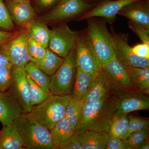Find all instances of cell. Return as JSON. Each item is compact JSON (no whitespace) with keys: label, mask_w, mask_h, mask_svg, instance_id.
Returning a JSON list of instances; mask_svg holds the SVG:
<instances>
[{"label":"cell","mask_w":149,"mask_h":149,"mask_svg":"<svg viewBox=\"0 0 149 149\" xmlns=\"http://www.w3.org/2000/svg\"><path fill=\"white\" fill-rule=\"evenodd\" d=\"M112 89L108 79L102 70L99 71L93 81L84 103L97 102L104 98Z\"/></svg>","instance_id":"obj_19"},{"label":"cell","mask_w":149,"mask_h":149,"mask_svg":"<svg viewBox=\"0 0 149 149\" xmlns=\"http://www.w3.org/2000/svg\"><path fill=\"white\" fill-rule=\"evenodd\" d=\"M2 66L11 68L13 66V65L10 60L8 55L5 48L4 45L0 46V66Z\"/></svg>","instance_id":"obj_41"},{"label":"cell","mask_w":149,"mask_h":149,"mask_svg":"<svg viewBox=\"0 0 149 149\" xmlns=\"http://www.w3.org/2000/svg\"><path fill=\"white\" fill-rule=\"evenodd\" d=\"M139 0H105L97 6L82 15L80 19H85L95 17L106 19L107 21L114 20L120 11L131 3Z\"/></svg>","instance_id":"obj_13"},{"label":"cell","mask_w":149,"mask_h":149,"mask_svg":"<svg viewBox=\"0 0 149 149\" xmlns=\"http://www.w3.org/2000/svg\"><path fill=\"white\" fill-rule=\"evenodd\" d=\"M64 58L61 57L47 48L45 55L36 63L40 69L48 76H52L61 66Z\"/></svg>","instance_id":"obj_25"},{"label":"cell","mask_w":149,"mask_h":149,"mask_svg":"<svg viewBox=\"0 0 149 149\" xmlns=\"http://www.w3.org/2000/svg\"><path fill=\"white\" fill-rule=\"evenodd\" d=\"M70 98V95H56L51 93L45 100L33 106L30 111L24 114L50 131L57 123L65 117Z\"/></svg>","instance_id":"obj_2"},{"label":"cell","mask_w":149,"mask_h":149,"mask_svg":"<svg viewBox=\"0 0 149 149\" xmlns=\"http://www.w3.org/2000/svg\"><path fill=\"white\" fill-rule=\"evenodd\" d=\"M126 67L130 83L134 91L149 94V67Z\"/></svg>","instance_id":"obj_20"},{"label":"cell","mask_w":149,"mask_h":149,"mask_svg":"<svg viewBox=\"0 0 149 149\" xmlns=\"http://www.w3.org/2000/svg\"><path fill=\"white\" fill-rule=\"evenodd\" d=\"M83 149H106L109 135L106 132L87 130L76 135Z\"/></svg>","instance_id":"obj_21"},{"label":"cell","mask_w":149,"mask_h":149,"mask_svg":"<svg viewBox=\"0 0 149 149\" xmlns=\"http://www.w3.org/2000/svg\"><path fill=\"white\" fill-rule=\"evenodd\" d=\"M12 82V68L0 66V91L3 92L8 91Z\"/></svg>","instance_id":"obj_34"},{"label":"cell","mask_w":149,"mask_h":149,"mask_svg":"<svg viewBox=\"0 0 149 149\" xmlns=\"http://www.w3.org/2000/svg\"><path fill=\"white\" fill-rule=\"evenodd\" d=\"M8 1H10L11 2H18L22 1L29 2H30L31 0H8Z\"/></svg>","instance_id":"obj_43"},{"label":"cell","mask_w":149,"mask_h":149,"mask_svg":"<svg viewBox=\"0 0 149 149\" xmlns=\"http://www.w3.org/2000/svg\"><path fill=\"white\" fill-rule=\"evenodd\" d=\"M57 0H36L35 7L38 11L49 8L55 3Z\"/></svg>","instance_id":"obj_40"},{"label":"cell","mask_w":149,"mask_h":149,"mask_svg":"<svg viewBox=\"0 0 149 149\" xmlns=\"http://www.w3.org/2000/svg\"><path fill=\"white\" fill-rule=\"evenodd\" d=\"M106 149H125L123 140L109 136Z\"/></svg>","instance_id":"obj_38"},{"label":"cell","mask_w":149,"mask_h":149,"mask_svg":"<svg viewBox=\"0 0 149 149\" xmlns=\"http://www.w3.org/2000/svg\"><path fill=\"white\" fill-rule=\"evenodd\" d=\"M128 128L125 139L133 132L149 127V120L148 118L130 116H128Z\"/></svg>","instance_id":"obj_33"},{"label":"cell","mask_w":149,"mask_h":149,"mask_svg":"<svg viewBox=\"0 0 149 149\" xmlns=\"http://www.w3.org/2000/svg\"><path fill=\"white\" fill-rule=\"evenodd\" d=\"M75 51L77 67L89 72L101 70L102 65L87 31L77 34Z\"/></svg>","instance_id":"obj_7"},{"label":"cell","mask_w":149,"mask_h":149,"mask_svg":"<svg viewBox=\"0 0 149 149\" xmlns=\"http://www.w3.org/2000/svg\"><path fill=\"white\" fill-rule=\"evenodd\" d=\"M148 128L135 131L123 140L125 149H137L138 147L149 141Z\"/></svg>","instance_id":"obj_29"},{"label":"cell","mask_w":149,"mask_h":149,"mask_svg":"<svg viewBox=\"0 0 149 149\" xmlns=\"http://www.w3.org/2000/svg\"><path fill=\"white\" fill-rule=\"evenodd\" d=\"M0 29L10 32L15 31L14 23L3 0H0Z\"/></svg>","instance_id":"obj_32"},{"label":"cell","mask_w":149,"mask_h":149,"mask_svg":"<svg viewBox=\"0 0 149 149\" xmlns=\"http://www.w3.org/2000/svg\"><path fill=\"white\" fill-rule=\"evenodd\" d=\"M57 1H61V0H57Z\"/></svg>","instance_id":"obj_44"},{"label":"cell","mask_w":149,"mask_h":149,"mask_svg":"<svg viewBox=\"0 0 149 149\" xmlns=\"http://www.w3.org/2000/svg\"><path fill=\"white\" fill-rule=\"evenodd\" d=\"M102 70L108 79L112 89L118 94L135 91L131 85L126 67L116 58L102 65Z\"/></svg>","instance_id":"obj_9"},{"label":"cell","mask_w":149,"mask_h":149,"mask_svg":"<svg viewBox=\"0 0 149 149\" xmlns=\"http://www.w3.org/2000/svg\"><path fill=\"white\" fill-rule=\"evenodd\" d=\"M19 31H7L0 29V46L3 45L10 41L17 35Z\"/></svg>","instance_id":"obj_39"},{"label":"cell","mask_w":149,"mask_h":149,"mask_svg":"<svg viewBox=\"0 0 149 149\" xmlns=\"http://www.w3.org/2000/svg\"><path fill=\"white\" fill-rule=\"evenodd\" d=\"M22 113L21 107L14 97L8 91H0V122L3 126L12 125Z\"/></svg>","instance_id":"obj_17"},{"label":"cell","mask_w":149,"mask_h":149,"mask_svg":"<svg viewBox=\"0 0 149 149\" xmlns=\"http://www.w3.org/2000/svg\"><path fill=\"white\" fill-rule=\"evenodd\" d=\"M13 125L20 136L24 149H54L49 130L24 113L15 119Z\"/></svg>","instance_id":"obj_3"},{"label":"cell","mask_w":149,"mask_h":149,"mask_svg":"<svg viewBox=\"0 0 149 149\" xmlns=\"http://www.w3.org/2000/svg\"><path fill=\"white\" fill-rule=\"evenodd\" d=\"M59 149H83V148L76 135H73L61 146Z\"/></svg>","instance_id":"obj_37"},{"label":"cell","mask_w":149,"mask_h":149,"mask_svg":"<svg viewBox=\"0 0 149 149\" xmlns=\"http://www.w3.org/2000/svg\"><path fill=\"white\" fill-rule=\"evenodd\" d=\"M149 141L145 142L143 144H142L140 146L138 147L137 149H149Z\"/></svg>","instance_id":"obj_42"},{"label":"cell","mask_w":149,"mask_h":149,"mask_svg":"<svg viewBox=\"0 0 149 149\" xmlns=\"http://www.w3.org/2000/svg\"><path fill=\"white\" fill-rule=\"evenodd\" d=\"M132 52L136 55L149 58V45L142 43L131 47Z\"/></svg>","instance_id":"obj_36"},{"label":"cell","mask_w":149,"mask_h":149,"mask_svg":"<svg viewBox=\"0 0 149 149\" xmlns=\"http://www.w3.org/2000/svg\"><path fill=\"white\" fill-rule=\"evenodd\" d=\"M24 68L27 75L35 83L46 92L51 93L49 90L50 77L43 72L37 63L30 61L25 65Z\"/></svg>","instance_id":"obj_26"},{"label":"cell","mask_w":149,"mask_h":149,"mask_svg":"<svg viewBox=\"0 0 149 149\" xmlns=\"http://www.w3.org/2000/svg\"><path fill=\"white\" fill-rule=\"evenodd\" d=\"M118 94L119 102L116 114H128L138 111L148 110V95L136 91Z\"/></svg>","instance_id":"obj_14"},{"label":"cell","mask_w":149,"mask_h":149,"mask_svg":"<svg viewBox=\"0 0 149 149\" xmlns=\"http://www.w3.org/2000/svg\"><path fill=\"white\" fill-rule=\"evenodd\" d=\"M128 26L142 41V43L149 45V29L137 25L132 22H128Z\"/></svg>","instance_id":"obj_35"},{"label":"cell","mask_w":149,"mask_h":149,"mask_svg":"<svg viewBox=\"0 0 149 149\" xmlns=\"http://www.w3.org/2000/svg\"><path fill=\"white\" fill-rule=\"evenodd\" d=\"M87 1H88V0H87ZM104 1H105V0H104Z\"/></svg>","instance_id":"obj_45"},{"label":"cell","mask_w":149,"mask_h":149,"mask_svg":"<svg viewBox=\"0 0 149 149\" xmlns=\"http://www.w3.org/2000/svg\"><path fill=\"white\" fill-rule=\"evenodd\" d=\"M77 35L65 24L55 27L51 30L49 49L58 56L65 58L75 47Z\"/></svg>","instance_id":"obj_10"},{"label":"cell","mask_w":149,"mask_h":149,"mask_svg":"<svg viewBox=\"0 0 149 149\" xmlns=\"http://www.w3.org/2000/svg\"><path fill=\"white\" fill-rule=\"evenodd\" d=\"M129 118L128 114H116L110 124L107 133L109 136L123 140L127 133Z\"/></svg>","instance_id":"obj_28"},{"label":"cell","mask_w":149,"mask_h":149,"mask_svg":"<svg viewBox=\"0 0 149 149\" xmlns=\"http://www.w3.org/2000/svg\"><path fill=\"white\" fill-rule=\"evenodd\" d=\"M12 74V83L8 91L18 102L23 113L26 114L30 111L32 107L27 72L24 67L13 66Z\"/></svg>","instance_id":"obj_8"},{"label":"cell","mask_w":149,"mask_h":149,"mask_svg":"<svg viewBox=\"0 0 149 149\" xmlns=\"http://www.w3.org/2000/svg\"><path fill=\"white\" fill-rule=\"evenodd\" d=\"M118 15L125 17L133 23L149 29V0H139L131 3Z\"/></svg>","instance_id":"obj_15"},{"label":"cell","mask_w":149,"mask_h":149,"mask_svg":"<svg viewBox=\"0 0 149 149\" xmlns=\"http://www.w3.org/2000/svg\"><path fill=\"white\" fill-rule=\"evenodd\" d=\"M22 141L12 125L3 126L0 131V149H24Z\"/></svg>","instance_id":"obj_24"},{"label":"cell","mask_w":149,"mask_h":149,"mask_svg":"<svg viewBox=\"0 0 149 149\" xmlns=\"http://www.w3.org/2000/svg\"><path fill=\"white\" fill-rule=\"evenodd\" d=\"M114 42L116 57L125 66L129 67H149V58L136 55L131 50L128 43V35L116 33L111 30Z\"/></svg>","instance_id":"obj_11"},{"label":"cell","mask_w":149,"mask_h":149,"mask_svg":"<svg viewBox=\"0 0 149 149\" xmlns=\"http://www.w3.org/2000/svg\"><path fill=\"white\" fill-rule=\"evenodd\" d=\"M93 6L87 0H61L54 8L39 19L46 23L65 21L85 13Z\"/></svg>","instance_id":"obj_6"},{"label":"cell","mask_w":149,"mask_h":149,"mask_svg":"<svg viewBox=\"0 0 149 149\" xmlns=\"http://www.w3.org/2000/svg\"><path fill=\"white\" fill-rule=\"evenodd\" d=\"M84 104V101L76 100L70 98L66 107L65 117L74 132L82 118Z\"/></svg>","instance_id":"obj_27"},{"label":"cell","mask_w":149,"mask_h":149,"mask_svg":"<svg viewBox=\"0 0 149 149\" xmlns=\"http://www.w3.org/2000/svg\"><path fill=\"white\" fill-rule=\"evenodd\" d=\"M28 37L32 38L45 48H47L51 30L47 23L41 20H32L26 26Z\"/></svg>","instance_id":"obj_22"},{"label":"cell","mask_w":149,"mask_h":149,"mask_svg":"<svg viewBox=\"0 0 149 149\" xmlns=\"http://www.w3.org/2000/svg\"><path fill=\"white\" fill-rule=\"evenodd\" d=\"M27 48L32 62L35 63L45 55L47 48H45L30 37H28Z\"/></svg>","instance_id":"obj_31"},{"label":"cell","mask_w":149,"mask_h":149,"mask_svg":"<svg viewBox=\"0 0 149 149\" xmlns=\"http://www.w3.org/2000/svg\"><path fill=\"white\" fill-rule=\"evenodd\" d=\"M50 133L54 149H59L61 146L74 135V131L65 117L56 123Z\"/></svg>","instance_id":"obj_23"},{"label":"cell","mask_w":149,"mask_h":149,"mask_svg":"<svg viewBox=\"0 0 149 149\" xmlns=\"http://www.w3.org/2000/svg\"><path fill=\"white\" fill-rule=\"evenodd\" d=\"M87 32L102 65L115 58L114 42L111 33L103 22L88 19Z\"/></svg>","instance_id":"obj_5"},{"label":"cell","mask_w":149,"mask_h":149,"mask_svg":"<svg viewBox=\"0 0 149 149\" xmlns=\"http://www.w3.org/2000/svg\"><path fill=\"white\" fill-rule=\"evenodd\" d=\"M77 66L75 47L65 57L61 66L50 76L51 94L58 96L71 95L74 88Z\"/></svg>","instance_id":"obj_4"},{"label":"cell","mask_w":149,"mask_h":149,"mask_svg":"<svg viewBox=\"0 0 149 149\" xmlns=\"http://www.w3.org/2000/svg\"><path fill=\"white\" fill-rule=\"evenodd\" d=\"M98 72H89L77 67L74 88L71 98L84 101Z\"/></svg>","instance_id":"obj_18"},{"label":"cell","mask_w":149,"mask_h":149,"mask_svg":"<svg viewBox=\"0 0 149 149\" xmlns=\"http://www.w3.org/2000/svg\"><path fill=\"white\" fill-rule=\"evenodd\" d=\"M28 37L25 27L19 31L16 37L4 45L13 66L24 67L28 63L32 62L27 48Z\"/></svg>","instance_id":"obj_12"},{"label":"cell","mask_w":149,"mask_h":149,"mask_svg":"<svg viewBox=\"0 0 149 149\" xmlns=\"http://www.w3.org/2000/svg\"><path fill=\"white\" fill-rule=\"evenodd\" d=\"M5 4L14 23L23 28L35 19L37 13L30 2H13L6 0Z\"/></svg>","instance_id":"obj_16"},{"label":"cell","mask_w":149,"mask_h":149,"mask_svg":"<svg viewBox=\"0 0 149 149\" xmlns=\"http://www.w3.org/2000/svg\"><path fill=\"white\" fill-rule=\"evenodd\" d=\"M119 100V94L112 89L101 100L84 103L82 118L74 135L87 130L107 133L116 114Z\"/></svg>","instance_id":"obj_1"},{"label":"cell","mask_w":149,"mask_h":149,"mask_svg":"<svg viewBox=\"0 0 149 149\" xmlns=\"http://www.w3.org/2000/svg\"><path fill=\"white\" fill-rule=\"evenodd\" d=\"M27 77L30 89L31 104L33 107L45 100L51 93H48L44 91L40 86L35 83L27 74Z\"/></svg>","instance_id":"obj_30"}]
</instances>
